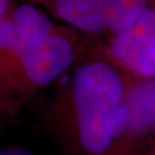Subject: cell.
I'll use <instances>...</instances> for the list:
<instances>
[{
	"mask_svg": "<svg viewBox=\"0 0 155 155\" xmlns=\"http://www.w3.org/2000/svg\"><path fill=\"white\" fill-rule=\"evenodd\" d=\"M13 7V0H0V17L7 14Z\"/></svg>",
	"mask_w": 155,
	"mask_h": 155,
	"instance_id": "9",
	"label": "cell"
},
{
	"mask_svg": "<svg viewBox=\"0 0 155 155\" xmlns=\"http://www.w3.org/2000/svg\"><path fill=\"white\" fill-rule=\"evenodd\" d=\"M77 35L58 27L36 47L0 69V115H15L40 90L68 70L76 58Z\"/></svg>",
	"mask_w": 155,
	"mask_h": 155,
	"instance_id": "2",
	"label": "cell"
},
{
	"mask_svg": "<svg viewBox=\"0 0 155 155\" xmlns=\"http://www.w3.org/2000/svg\"><path fill=\"white\" fill-rule=\"evenodd\" d=\"M0 155H35L30 150L20 148V147H13V148H7V150H0Z\"/></svg>",
	"mask_w": 155,
	"mask_h": 155,
	"instance_id": "8",
	"label": "cell"
},
{
	"mask_svg": "<svg viewBox=\"0 0 155 155\" xmlns=\"http://www.w3.org/2000/svg\"><path fill=\"white\" fill-rule=\"evenodd\" d=\"M105 55L131 78L155 79V0L131 28L113 36Z\"/></svg>",
	"mask_w": 155,
	"mask_h": 155,
	"instance_id": "3",
	"label": "cell"
},
{
	"mask_svg": "<svg viewBox=\"0 0 155 155\" xmlns=\"http://www.w3.org/2000/svg\"><path fill=\"white\" fill-rule=\"evenodd\" d=\"M56 15L72 28L87 33H101L107 28L102 0H54Z\"/></svg>",
	"mask_w": 155,
	"mask_h": 155,
	"instance_id": "6",
	"label": "cell"
},
{
	"mask_svg": "<svg viewBox=\"0 0 155 155\" xmlns=\"http://www.w3.org/2000/svg\"><path fill=\"white\" fill-rule=\"evenodd\" d=\"M130 76L104 54L78 66L52 108L62 138L78 155H118L127 124Z\"/></svg>",
	"mask_w": 155,
	"mask_h": 155,
	"instance_id": "1",
	"label": "cell"
},
{
	"mask_svg": "<svg viewBox=\"0 0 155 155\" xmlns=\"http://www.w3.org/2000/svg\"><path fill=\"white\" fill-rule=\"evenodd\" d=\"M127 124L118 155H130L137 141L155 132V79L130 77Z\"/></svg>",
	"mask_w": 155,
	"mask_h": 155,
	"instance_id": "5",
	"label": "cell"
},
{
	"mask_svg": "<svg viewBox=\"0 0 155 155\" xmlns=\"http://www.w3.org/2000/svg\"><path fill=\"white\" fill-rule=\"evenodd\" d=\"M153 155H155V147H154V150H153Z\"/></svg>",
	"mask_w": 155,
	"mask_h": 155,
	"instance_id": "10",
	"label": "cell"
},
{
	"mask_svg": "<svg viewBox=\"0 0 155 155\" xmlns=\"http://www.w3.org/2000/svg\"><path fill=\"white\" fill-rule=\"evenodd\" d=\"M55 28L37 7L14 6L0 17V69L40 44Z\"/></svg>",
	"mask_w": 155,
	"mask_h": 155,
	"instance_id": "4",
	"label": "cell"
},
{
	"mask_svg": "<svg viewBox=\"0 0 155 155\" xmlns=\"http://www.w3.org/2000/svg\"><path fill=\"white\" fill-rule=\"evenodd\" d=\"M107 28L113 35L131 28L144 13L150 0H102Z\"/></svg>",
	"mask_w": 155,
	"mask_h": 155,
	"instance_id": "7",
	"label": "cell"
}]
</instances>
